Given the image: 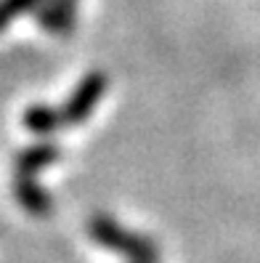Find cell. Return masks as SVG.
I'll return each instance as SVG.
<instances>
[{"mask_svg": "<svg viewBox=\"0 0 260 263\" xmlns=\"http://www.w3.org/2000/svg\"><path fill=\"white\" fill-rule=\"evenodd\" d=\"M88 234L93 242H98L101 247L119 255H128L130 260H162L159 247L154 245V239H149L144 234L125 229L122 223H117L109 215H90L88 218Z\"/></svg>", "mask_w": 260, "mask_h": 263, "instance_id": "6da1fadb", "label": "cell"}, {"mask_svg": "<svg viewBox=\"0 0 260 263\" xmlns=\"http://www.w3.org/2000/svg\"><path fill=\"white\" fill-rule=\"evenodd\" d=\"M106 72L93 69L88 72L83 80L77 83V88L69 93V99L64 101V106H58L61 120H64V128L67 125H83V122L90 117V112L98 106L104 90H106Z\"/></svg>", "mask_w": 260, "mask_h": 263, "instance_id": "7a4b0ae2", "label": "cell"}, {"mask_svg": "<svg viewBox=\"0 0 260 263\" xmlns=\"http://www.w3.org/2000/svg\"><path fill=\"white\" fill-rule=\"evenodd\" d=\"M77 6L80 0H45L32 13L40 29L56 37H69L77 27Z\"/></svg>", "mask_w": 260, "mask_h": 263, "instance_id": "3957f363", "label": "cell"}, {"mask_svg": "<svg viewBox=\"0 0 260 263\" xmlns=\"http://www.w3.org/2000/svg\"><path fill=\"white\" fill-rule=\"evenodd\" d=\"M61 160V146L53 141H40L32 146H24L13 157V173L16 176H37L43 167H48Z\"/></svg>", "mask_w": 260, "mask_h": 263, "instance_id": "277c9868", "label": "cell"}, {"mask_svg": "<svg viewBox=\"0 0 260 263\" xmlns=\"http://www.w3.org/2000/svg\"><path fill=\"white\" fill-rule=\"evenodd\" d=\"M13 197L22 205V210L32 213V215H48L53 210V199L37 183V176H16L13 173Z\"/></svg>", "mask_w": 260, "mask_h": 263, "instance_id": "5b68a950", "label": "cell"}, {"mask_svg": "<svg viewBox=\"0 0 260 263\" xmlns=\"http://www.w3.org/2000/svg\"><path fill=\"white\" fill-rule=\"evenodd\" d=\"M22 125L35 133V136H53L64 128V120H61V112L53 109L48 104H32L24 109V117H22Z\"/></svg>", "mask_w": 260, "mask_h": 263, "instance_id": "8992f818", "label": "cell"}, {"mask_svg": "<svg viewBox=\"0 0 260 263\" xmlns=\"http://www.w3.org/2000/svg\"><path fill=\"white\" fill-rule=\"evenodd\" d=\"M45 0H0V32L24 13H35Z\"/></svg>", "mask_w": 260, "mask_h": 263, "instance_id": "52a82bcc", "label": "cell"}, {"mask_svg": "<svg viewBox=\"0 0 260 263\" xmlns=\"http://www.w3.org/2000/svg\"><path fill=\"white\" fill-rule=\"evenodd\" d=\"M130 263H159V260H130Z\"/></svg>", "mask_w": 260, "mask_h": 263, "instance_id": "ba28073f", "label": "cell"}]
</instances>
